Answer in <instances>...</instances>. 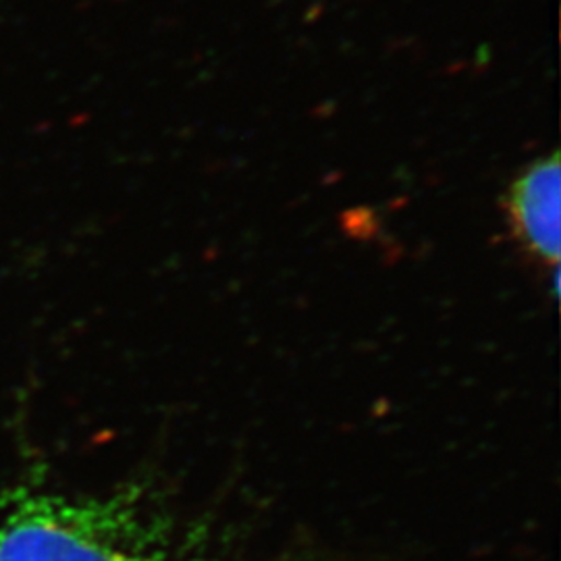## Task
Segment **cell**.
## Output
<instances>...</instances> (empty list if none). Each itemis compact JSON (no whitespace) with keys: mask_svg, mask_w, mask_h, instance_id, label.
Segmentation results:
<instances>
[{"mask_svg":"<svg viewBox=\"0 0 561 561\" xmlns=\"http://www.w3.org/2000/svg\"><path fill=\"white\" fill-rule=\"evenodd\" d=\"M505 210L514 238L535 259L558 264L561 250V162L558 152L530 162L510 185Z\"/></svg>","mask_w":561,"mask_h":561,"instance_id":"7a4b0ae2","label":"cell"},{"mask_svg":"<svg viewBox=\"0 0 561 561\" xmlns=\"http://www.w3.org/2000/svg\"><path fill=\"white\" fill-rule=\"evenodd\" d=\"M0 561H169V524L134 484L102 495L20 484L0 500Z\"/></svg>","mask_w":561,"mask_h":561,"instance_id":"6da1fadb","label":"cell"}]
</instances>
